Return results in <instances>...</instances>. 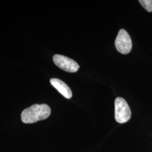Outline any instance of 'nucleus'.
Masks as SVG:
<instances>
[{
    "mask_svg": "<svg viewBox=\"0 0 152 152\" xmlns=\"http://www.w3.org/2000/svg\"><path fill=\"white\" fill-rule=\"evenodd\" d=\"M115 46L118 52L122 54H129L132 49V41L129 34L125 29H121L115 40Z\"/></svg>",
    "mask_w": 152,
    "mask_h": 152,
    "instance_id": "obj_3",
    "label": "nucleus"
},
{
    "mask_svg": "<svg viewBox=\"0 0 152 152\" xmlns=\"http://www.w3.org/2000/svg\"><path fill=\"white\" fill-rule=\"evenodd\" d=\"M50 114L51 109L48 105L36 104L22 112L21 119L25 124H33L48 118Z\"/></svg>",
    "mask_w": 152,
    "mask_h": 152,
    "instance_id": "obj_1",
    "label": "nucleus"
},
{
    "mask_svg": "<svg viewBox=\"0 0 152 152\" xmlns=\"http://www.w3.org/2000/svg\"><path fill=\"white\" fill-rule=\"evenodd\" d=\"M50 83L64 98L66 99L72 98V92L71 88L68 87L65 82L58 78H51L50 80Z\"/></svg>",
    "mask_w": 152,
    "mask_h": 152,
    "instance_id": "obj_5",
    "label": "nucleus"
},
{
    "mask_svg": "<svg viewBox=\"0 0 152 152\" xmlns=\"http://www.w3.org/2000/svg\"><path fill=\"white\" fill-rule=\"evenodd\" d=\"M53 61L57 66L67 72L75 73L80 68L79 65L75 60L64 55H55L53 56Z\"/></svg>",
    "mask_w": 152,
    "mask_h": 152,
    "instance_id": "obj_4",
    "label": "nucleus"
},
{
    "mask_svg": "<svg viewBox=\"0 0 152 152\" xmlns=\"http://www.w3.org/2000/svg\"><path fill=\"white\" fill-rule=\"evenodd\" d=\"M114 114L115 121L120 124L128 122L131 117L130 108L124 98L118 97L114 102Z\"/></svg>",
    "mask_w": 152,
    "mask_h": 152,
    "instance_id": "obj_2",
    "label": "nucleus"
},
{
    "mask_svg": "<svg viewBox=\"0 0 152 152\" xmlns=\"http://www.w3.org/2000/svg\"><path fill=\"white\" fill-rule=\"evenodd\" d=\"M139 3L148 12L152 11V0H140Z\"/></svg>",
    "mask_w": 152,
    "mask_h": 152,
    "instance_id": "obj_6",
    "label": "nucleus"
}]
</instances>
